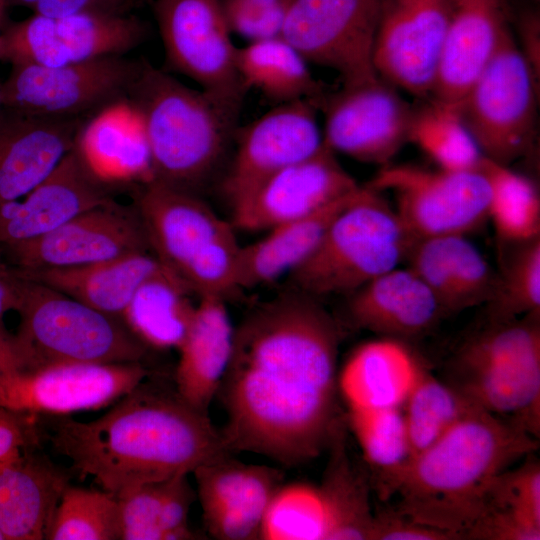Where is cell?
Instances as JSON below:
<instances>
[{"instance_id": "1", "label": "cell", "mask_w": 540, "mask_h": 540, "mask_svg": "<svg viewBox=\"0 0 540 540\" xmlns=\"http://www.w3.org/2000/svg\"><path fill=\"white\" fill-rule=\"evenodd\" d=\"M341 336L318 298L294 288L246 314L234 328L216 396L232 453L296 467L328 451L345 429L337 381Z\"/></svg>"}, {"instance_id": "2", "label": "cell", "mask_w": 540, "mask_h": 540, "mask_svg": "<svg viewBox=\"0 0 540 540\" xmlns=\"http://www.w3.org/2000/svg\"><path fill=\"white\" fill-rule=\"evenodd\" d=\"M49 420L53 449L79 477H91L115 497L233 454L208 413L186 403L175 388L146 379L95 420Z\"/></svg>"}, {"instance_id": "3", "label": "cell", "mask_w": 540, "mask_h": 540, "mask_svg": "<svg viewBox=\"0 0 540 540\" xmlns=\"http://www.w3.org/2000/svg\"><path fill=\"white\" fill-rule=\"evenodd\" d=\"M537 448L538 439L521 427L477 409L410 460L394 487L395 510L463 540L493 480Z\"/></svg>"}, {"instance_id": "4", "label": "cell", "mask_w": 540, "mask_h": 540, "mask_svg": "<svg viewBox=\"0 0 540 540\" xmlns=\"http://www.w3.org/2000/svg\"><path fill=\"white\" fill-rule=\"evenodd\" d=\"M127 99L144 126L152 180L200 195L226 158L238 115L146 59Z\"/></svg>"}, {"instance_id": "5", "label": "cell", "mask_w": 540, "mask_h": 540, "mask_svg": "<svg viewBox=\"0 0 540 540\" xmlns=\"http://www.w3.org/2000/svg\"><path fill=\"white\" fill-rule=\"evenodd\" d=\"M17 276L15 311L20 323L13 339L22 371L72 363L141 362L146 356L148 348L123 319Z\"/></svg>"}, {"instance_id": "6", "label": "cell", "mask_w": 540, "mask_h": 540, "mask_svg": "<svg viewBox=\"0 0 540 540\" xmlns=\"http://www.w3.org/2000/svg\"><path fill=\"white\" fill-rule=\"evenodd\" d=\"M414 240L382 192L361 186L315 251L288 276L294 289L317 298L350 294L398 267Z\"/></svg>"}, {"instance_id": "7", "label": "cell", "mask_w": 540, "mask_h": 540, "mask_svg": "<svg viewBox=\"0 0 540 540\" xmlns=\"http://www.w3.org/2000/svg\"><path fill=\"white\" fill-rule=\"evenodd\" d=\"M446 381L475 406L521 427L540 432V343L527 330L502 326L463 345Z\"/></svg>"}, {"instance_id": "8", "label": "cell", "mask_w": 540, "mask_h": 540, "mask_svg": "<svg viewBox=\"0 0 540 540\" xmlns=\"http://www.w3.org/2000/svg\"><path fill=\"white\" fill-rule=\"evenodd\" d=\"M538 78L510 32L456 104L483 157L510 165L526 154L536 128Z\"/></svg>"}, {"instance_id": "9", "label": "cell", "mask_w": 540, "mask_h": 540, "mask_svg": "<svg viewBox=\"0 0 540 540\" xmlns=\"http://www.w3.org/2000/svg\"><path fill=\"white\" fill-rule=\"evenodd\" d=\"M165 55L163 68L194 81L199 89L239 115L246 89L237 50L220 0H153Z\"/></svg>"}, {"instance_id": "10", "label": "cell", "mask_w": 540, "mask_h": 540, "mask_svg": "<svg viewBox=\"0 0 540 540\" xmlns=\"http://www.w3.org/2000/svg\"><path fill=\"white\" fill-rule=\"evenodd\" d=\"M142 59L106 56L58 66L12 65L3 106L42 117L87 120L127 99Z\"/></svg>"}, {"instance_id": "11", "label": "cell", "mask_w": 540, "mask_h": 540, "mask_svg": "<svg viewBox=\"0 0 540 540\" xmlns=\"http://www.w3.org/2000/svg\"><path fill=\"white\" fill-rule=\"evenodd\" d=\"M147 37V27L129 12L83 11L52 18L33 14L0 32V61L58 67L127 55Z\"/></svg>"}, {"instance_id": "12", "label": "cell", "mask_w": 540, "mask_h": 540, "mask_svg": "<svg viewBox=\"0 0 540 540\" xmlns=\"http://www.w3.org/2000/svg\"><path fill=\"white\" fill-rule=\"evenodd\" d=\"M395 195V208L416 239L467 235L489 219L488 183L477 170H428L412 165H384L366 184Z\"/></svg>"}, {"instance_id": "13", "label": "cell", "mask_w": 540, "mask_h": 540, "mask_svg": "<svg viewBox=\"0 0 540 540\" xmlns=\"http://www.w3.org/2000/svg\"><path fill=\"white\" fill-rule=\"evenodd\" d=\"M381 0H292L281 37L303 57L335 71L343 86L375 79L373 45Z\"/></svg>"}, {"instance_id": "14", "label": "cell", "mask_w": 540, "mask_h": 540, "mask_svg": "<svg viewBox=\"0 0 540 540\" xmlns=\"http://www.w3.org/2000/svg\"><path fill=\"white\" fill-rule=\"evenodd\" d=\"M144 251L151 249L136 207L113 198L43 236L1 249L0 259L13 270L32 271L90 265Z\"/></svg>"}, {"instance_id": "15", "label": "cell", "mask_w": 540, "mask_h": 540, "mask_svg": "<svg viewBox=\"0 0 540 540\" xmlns=\"http://www.w3.org/2000/svg\"><path fill=\"white\" fill-rule=\"evenodd\" d=\"M320 110L323 142L331 151L384 166L409 142L415 107L378 76L342 85L327 95Z\"/></svg>"}, {"instance_id": "16", "label": "cell", "mask_w": 540, "mask_h": 540, "mask_svg": "<svg viewBox=\"0 0 540 540\" xmlns=\"http://www.w3.org/2000/svg\"><path fill=\"white\" fill-rule=\"evenodd\" d=\"M450 0H381L373 45L376 74L418 98L431 96Z\"/></svg>"}, {"instance_id": "17", "label": "cell", "mask_w": 540, "mask_h": 540, "mask_svg": "<svg viewBox=\"0 0 540 540\" xmlns=\"http://www.w3.org/2000/svg\"><path fill=\"white\" fill-rule=\"evenodd\" d=\"M318 110L309 100L277 104L235 135L236 147L221 181L230 208L279 171L324 146Z\"/></svg>"}, {"instance_id": "18", "label": "cell", "mask_w": 540, "mask_h": 540, "mask_svg": "<svg viewBox=\"0 0 540 540\" xmlns=\"http://www.w3.org/2000/svg\"><path fill=\"white\" fill-rule=\"evenodd\" d=\"M148 376L141 362L72 363L18 371L0 379V406L37 416L95 410L120 399Z\"/></svg>"}, {"instance_id": "19", "label": "cell", "mask_w": 540, "mask_h": 540, "mask_svg": "<svg viewBox=\"0 0 540 540\" xmlns=\"http://www.w3.org/2000/svg\"><path fill=\"white\" fill-rule=\"evenodd\" d=\"M360 185L325 144L312 156L279 171L231 209V224L247 232L316 213L354 194Z\"/></svg>"}, {"instance_id": "20", "label": "cell", "mask_w": 540, "mask_h": 540, "mask_svg": "<svg viewBox=\"0 0 540 540\" xmlns=\"http://www.w3.org/2000/svg\"><path fill=\"white\" fill-rule=\"evenodd\" d=\"M233 454L198 466L194 475L204 527L218 540H256L283 471L241 462Z\"/></svg>"}, {"instance_id": "21", "label": "cell", "mask_w": 540, "mask_h": 540, "mask_svg": "<svg viewBox=\"0 0 540 540\" xmlns=\"http://www.w3.org/2000/svg\"><path fill=\"white\" fill-rule=\"evenodd\" d=\"M132 190L152 253L179 279L212 240L233 227L198 194L155 180Z\"/></svg>"}, {"instance_id": "22", "label": "cell", "mask_w": 540, "mask_h": 540, "mask_svg": "<svg viewBox=\"0 0 540 540\" xmlns=\"http://www.w3.org/2000/svg\"><path fill=\"white\" fill-rule=\"evenodd\" d=\"M114 194L90 174L73 148L26 195L0 206V250L43 236Z\"/></svg>"}, {"instance_id": "23", "label": "cell", "mask_w": 540, "mask_h": 540, "mask_svg": "<svg viewBox=\"0 0 540 540\" xmlns=\"http://www.w3.org/2000/svg\"><path fill=\"white\" fill-rule=\"evenodd\" d=\"M84 121L0 109V206L26 195L55 169Z\"/></svg>"}, {"instance_id": "24", "label": "cell", "mask_w": 540, "mask_h": 540, "mask_svg": "<svg viewBox=\"0 0 540 540\" xmlns=\"http://www.w3.org/2000/svg\"><path fill=\"white\" fill-rule=\"evenodd\" d=\"M510 32L503 0H450L439 68L430 97L457 104Z\"/></svg>"}, {"instance_id": "25", "label": "cell", "mask_w": 540, "mask_h": 540, "mask_svg": "<svg viewBox=\"0 0 540 540\" xmlns=\"http://www.w3.org/2000/svg\"><path fill=\"white\" fill-rule=\"evenodd\" d=\"M73 148L90 174L114 192L153 178L144 126L128 99L84 121Z\"/></svg>"}, {"instance_id": "26", "label": "cell", "mask_w": 540, "mask_h": 540, "mask_svg": "<svg viewBox=\"0 0 540 540\" xmlns=\"http://www.w3.org/2000/svg\"><path fill=\"white\" fill-rule=\"evenodd\" d=\"M427 368L404 340L383 337L357 346L340 370L346 413L403 408Z\"/></svg>"}, {"instance_id": "27", "label": "cell", "mask_w": 540, "mask_h": 540, "mask_svg": "<svg viewBox=\"0 0 540 540\" xmlns=\"http://www.w3.org/2000/svg\"><path fill=\"white\" fill-rule=\"evenodd\" d=\"M442 315L435 296L409 267L369 281L349 294L346 305L353 327L404 341L429 332Z\"/></svg>"}, {"instance_id": "28", "label": "cell", "mask_w": 540, "mask_h": 540, "mask_svg": "<svg viewBox=\"0 0 540 540\" xmlns=\"http://www.w3.org/2000/svg\"><path fill=\"white\" fill-rule=\"evenodd\" d=\"M234 327L225 299L200 297L184 339L174 388L190 406L208 413L226 372L233 346Z\"/></svg>"}, {"instance_id": "29", "label": "cell", "mask_w": 540, "mask_h": 540, "mask_svg": "<svg viewBox=\"0 0 540 540\" xmlns=\"http://www.w3.org/2000/svg\"><path fill=\"white\" fill-rule=\"evenodd\" d=\"M164 266L151 251L84 266L16 271L100 312L123 319L138 288Z\"/></svg>"}, {"instance_id": "30", "label": "cell", "mask_w": 540, "mask_h": 540, "mask_svg": "<svg viewBox=\"0 0 540 540\" xmlns=\"http://www.w3.org/2000/svg\"><path fill=\"white\" fill-rule=\"evenodd\" d=\"M67 474L31 452L0 466V531L5 540L45 539Z\"/></svg>"}, {"instance_id": "31", "label": "cell", "mask_w": 540, "mask_h": 540, "mask_svg": "<svg viewBox=\"0 0 540 540\" xmlns=\"http://www.w3.org/2000/svg\"><path fill=\"white\" fill-rule=\"evenodd\" d=\"M358 190L316 213L277 225L260 240L241 246L237 287L263 285L297 269L315 251L334 218Z\"/></svg>"}, {"instance_id": "32", "label": "cell", "mask_w": 540, "mask_h": 540, "mask_svg": "<svg viewBox=\"0 0 540 540\" xmlns=\"http://www.w3.org/2000/svg\"><path fill=\"white\" fill-rule=\"evenodd\" d=\"M308 65L281 36L249 42L237 50V68L246 90H258L277 104L309 100L320 109L329 92Z\"/></svg>"}, {"instance_id": "33", "label": "cell", "mask_w": 540, "mask_h": 540, "mask_svg": "<svg viewBox=\"0 0 540 540\" xmlns=\"http://www.w3.org/2000/svg\"><path fill=\"white\" fill-rule=\"evenodd\" d=\"M191 295L186 285L164 267L138 288L123 320L148 349H177L195 312Z\"/></svg>"}, {"instance_id": "34", "label": "cell", "mask_w": 540, "mask_h": 540, "mask_svg": "<svg viewBox=\"0 0 540 540\" xmlns=\"http://www.w3.org/2000/svg\"><path fill=\"white\" fill-rule=\"evenodd\" d=\"M343 429L329 447V460L319 484L327 508L328 540H371L375 513L370 485L347 452Z\"/></svg>"}, {"instance_id": "35", "label": "cell", "mask_w": 540, "mask_h": 540, "mask_svg": "<svg viewBox=\"0 0 540 540\" xmlns=\"http://www.w3.org/2000/svg\"><path fill=\"white\" fill-rule=\"evenodd\" d=\"M382 500L393 495L397 480L412 458L402 408L346 413Z\"/></svg>"}, {"instance_id": "36", "label": "cell", "mask_w": 540, "mask_h": 540, "mask_svg": "<svg viewBox=\"0 0 540 540\" xmlns=\"http://www.w3.org/2000/svg\"><path fill=\"white\" fill-rule=\"evenodd\" d=\"M479 170L490 191L489 219L505 243L540 237V196L535 183L504 165L483 157Z\"/></svg>"}, {"instance_id": "37", "label": "cell", "mask_w": 540, "mask_h": 540, "mask_svg": "<svg viewBox=\"0 0 540 540\" xmlns=\"http://www.w3.org/2000/svg\"><path fill=\"white\" fill-rule=\"evenodd\" d=\"M415 108L409 142L417 145L440 169L477 170L483 155L465 126L456 104L429 97Z\"/></svg>"}, {"instance_id": "38", "label": "cell", "mask_w": 540, "mask_h": 540, "mask_svg": "<svg viewBox=\"0 0 540 540\" xmlns=\"http://www.w3.org/2000/svg\"><path fill=\"white\" fill-rule=\"evenodd\" d=\"M477 409L459 390L426 369L402 408L412 458Z\"/></svg>"}, {"instance_id": "39", "label": "cell", "mask_w": 540, "mask_h": 540, "mask_svg": "<svg viewBox=\"0 0 540 540\" xmlns=\"http://www.w3.org/2000/svg\"><path fill=\"white\" fill-rule=\"evenodd\" d=\"M47 540H120L117 498L104 491L65 487L53 513Z\"/></svg>"}, {"instance_id": "40", "label": "cell", "mask_w": 540, "mask_h": 540, "mask_svg": "<svg viewBox=\"0 0 540 540\" xmlns=\"http://www.w3.org/2000/svg\"><path fill=\"white\" fill-rule=\"evenodd\" d=\"M327 508L319 485L282 484L266 511L259 539L328 540Z\"/></svg>"}, {"instance_id": "41", "label": "cell", "mask_w": 540, "mask_h": 540, "mask_svg": "<svg viewBox=\"0 0 540 540\" xmlns=\"http://www.w3.org/2000/svg\"><path fill=\"white\" fill-rule=\"evenodd\" d=\"M490 303L491 322L540 313V237L516 243Z\"/></svg>"}, {"instance_id": "42", "label": "cell", "mask_w": 540, "mask_h": 540, "mask_svg": "<svg viewBox=\"0 0 540 540\" xmlns=\"http://www.w3.org/2000/svg\"><path fill=\"white\" fill-rule=\"evenodd\" d=\"M232 227L212 240L188 265L180 279L200 297L225 299L237 289V267L240 245Z\"/></svg>"}, {"instance_id": "43", "label": "cell", "mask_w": 540, "mask_h": 540, "mask_svg": "<svg viewBox=\"0 0 540 540\" xmlns=\"http://www.w3.org/2000/svg\"><path fill=\"white\" fill-rule=\"evenodd\" d=\"M446 242L456 311L490 303L498 275L465 235L446 236Z\"/></svg>"}, {"instance_id": "44", "label": "cell", "mask_w": 540, "mask_h": 540, "mask_svg": "<svg viewBox=\"0 0 540 540\" xmlns=\"http://www.w3.org/2000/svg\"><path fill=\"white\" fill-rule=\"evenodd\" d=\"M171 480L146 483L116 497L120 540H164L160 520Z\"/></svg>"}, {"instance_id": "45", "label": "cell", "mask_w": 540, "mask_h": 540, "mask_svg": "<svg viewBox=\"0 0 540 540\" xmlns=\"http://www.w3.org/2000/svg\"><path fill=\"white\" fill-rule=\"evenodd\" d=\"M233 34L249 42L280 37L292 0H220Z\"/></svg>"}, {"instance_id": "46", "label": "cell", "mask_w": 540, "mask_h": 540, "mask_svg": "<svg viewBox=\"0 0 540 540\" xmlns=\"http://www.w3.org/2000/svg\"><path fill=\"white\" fill-rule=\"evenodd\" d=\"M405 261L435 296L443 313H456L446 236L414 240Z\"/></svg>"}, {"instance_id": "47", "label": "cell", "mask_w": 540, "mask_h": 540, "mask_svg": "<svg viewBox=\"0 0 540 540\" xmlns=\"http://www.w3.org/2000/svg\"><path fill=\"white\" fill-rule=\"evenodd\" d=\"M485 505L509 507L540 521V464L529 457L519 467L501 472L491 483Z\"/></svg>"}, {"instance_id": "48", "label": "cell", "mask_w": 540, "mask_h": 540, "mask_svg": "<svg viewBox=\"0 0 540 540\" xmlns=\"http://www.w3.org/2000/svg\"><path fill=\"white\" fill-rule=\"evenodd\" d=\"M464 539L539 540L540 521L512 508L486 505Z\"/></svg>"}, {"instance_id": "49", "label": "cell", "mask_w": 540, "mask_h": 540, "mask_svg": "<svg viewBox=\"0 0 540 540\" xmlns=\"http://www.w3.org/2000/svg\"><path fill=\"white\" fill-rule=\"evenodd\" d=\"M37 415L0 406V466L31 452L38 442Z\"/></svg>"}, {"instance_id": "50", "label": "cell", "mask_w": 540, "mask_h": 540, "mask_svg": "<svg viewBox=\"0 0 540 540\" xmlns=\"http://www.w3.org/2000/svg\"><path fill=\"white\" fill-rule=\"evenodd\" d=\"M371 540H452V538L396 510H390L375 513Z\"/></svg>"}, {"instance_id": "51", "label": "cell", "mask_w": 540, "mask_h": 540, "mask_svg": "<svg viewBox=\"0 0 540 540\" xmlns=\"http://www.w3.org/2000/svg\"><path fill=\"white\" fill-rule=\"evenodd\" d=\"M6 6H22L33 14L58 18L83 11L128 12L127 0H1Z\"/></svg>"}, {"instance_id": "52", "label": "cell", "mask_w": 540, "mask_h": 540, "mask_svg": "<svg viewBox=\"0 0 540 540\" xmlns=\"http://www.w3.org/2000/svg\"><path fill=\"white\" fill-rule=\"evenodd\" d=\"M539 31L540 26L538 16L535 14L525 16L521 23L522 46L518 45L538 79L540 70Z\"/></svg>"}, {"instance_id": "53", "label": "cell", "mask_w": 540, "mask_h": 540, "mask_svg": "<svg viewBox=\"0 0 540 540\" xmlns=\"http://www.w3.org/2000/svg\"><path fill=\"white\" fill-rule=\"evenodd\" d=\"M18 281L17 274L0 259V326L4 314L17 307Z\"/></svg>"}, {"instance_id": "54", "label": "cell", "mask_w": 540, "mask_h": 540, "mask_svg": "<svg viewBox=\"0 0 540 540\" xmlns=\"http://www.w3.org/2000/svg\"><path fill=\"white\" fill-rule=\"evenodd\" d=\"M18 371H22V364L13 336L0 326V379Z\"/></svg>"}, {"instance_id": "55", "label": "cell", "mask_w": 540, "mask_h": 540, "mask_svg": "<svg viewBox=\"0 0 540 540\" xmlns=\"http://www.w3.org/2000/svg\"><path fill=\"white\" fill-rule=\"evenodd\" d=\"M3 107V102H2V94H1V88H0V109Z\"/></svg>"}, {"instance_id": "56", "label": "cell", "mask_w": 540, "mask_h": 540, "mask_svg": "<svg viewBox=\"0 0 540 540\" xmlns=\"http://www.w3.org/2000/svg\"><path fill=\"white\" fill-rule=\"evenodd\" d=\"M0 540H5L3 534L0 531Z\"/></svg>"}]
</instances>
